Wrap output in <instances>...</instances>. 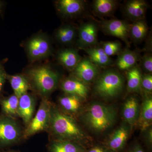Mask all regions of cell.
<instances>
[{
  "instance_id": "cell-13",
  "label": "cell",
  "mask_w": 152,
  "mask_h": 152,
  "mask_svg": "<svg viewBox=\"0 0 152 152\" xmlns=\"http://www.w3.org/2000/svg\"><path fill=\"white\" fill-rule=\"evenodd\" d=\"M148 4L144 0H130L125 3L124 13L133 22L144 19Z\"/></svg>"
},
{
  "instance_id": "cell-27",
  "label": "cell",
  "mask_w": 152,
  "mask_h": 152,
  "mask_svg": "<svg viewBox=\"0 0 152 152\" xmlns=\"http://www.w3.org/2000/svg\"><path fill=\"white\" fill-rule=\"evenodd\" d=\"M10 81L15 95L18 98L27 93L29 88L28 83L26 79L20 75L12 76L10 79Z\"/></svg>"
},
{
  "instance_id": "cell-28",
  "label": "cell",
  "mask_w": 152,
  "mask_h": 152,
  "mask_svg": "<svg viewBox=\"0 0 152 152\" xmlns=\"http://www.w3.org/2000/svg\"><path fill=\"white\" fill-rule=\"evenodd\" d=\"M3 112L8 115L15 116L18 115L19 98L15 95L3 100L1 103Z\"/></svg>"
},
{
  "instance_id": "cell-5",
  "label": "cell",
  "mask_w": 152,
  "mask_h": 152,
  "mask_svg": "<svg viewBox=\"0 0 152 152\" xmlns=\"http://www.w3.org/2000/svg\"><path fill=\"white\" fill-rule=\"evenodd\" d=\"M51 107V104L48 100H43L35 116L31 120L26 130V136L33 135L50 127Z\"/></svg>"
},
{
  "instance_id": "cell-16",
  "label": "cell",
  "mask_w": 152,
  "mask_h": 152,
  "mask_svg": "<svg viewBox=\"0 0 152 152\" xmlns=\"http://www.w3.org/2000/svg\"><path fill=\"white\" fill-rule=\"evenodd\" d=\"M86 5L85 2L81 0H60L57 3V7L63 15L71 18L82 14Z\"/></svg>"
},
{
  "instance_id": "cell-14",
  "label": "cell",
  "mask_w": 152,
  "mask_h": 152,
  "mask_svg": "<svg viewBox=\"0 0 152 152\" xmlns=\"http://www.w3.org/2000/svg\"><path fill=\"white\" fill-rule=\"evenodd\" d=\"M29 55L32 59H38L46 56L50 53V43L47 39L41 36L35 37L27 45Z\"/></svg>"
},
{
  "instance_id": "cell-4",
  "label": "cell",
  "mask_w": 152,
  "mask_h": 152,
  "mask_svg": "<svg viewBox=\"0 0 152 152\" xmlns=\"http://www.w3.org/2000/svg\"><path fill=\"white\" fill-rule=\"evenodd\" d=\"M30 76L37 89L44 95L53 91L58 83V74L47 67L33 69L30 72Z\"/></svg>"
},
{
  "instance_id": "cell-17",
  "label": "cell",
  "mask_w": 152,
  "mask_h": 152,
  "mask_svg": "<svg viewBox=\"0 0 152 152\" xmlns=\"http://www.w3.org/2000/svg\"><path fill=\"white\" fill-rule=\"evenodd\" d=\"M115 64L119 70L128 71L137 66L140 59L137 52L126 48L118 55Z\"/></svg>"
},
{
  "instance_id": "cell-18",
  "label": "cell",
  "mask_w": 152,
  "mask_h": 152,
  "mask_svg": "<svg viewBox=\"0 0 152 152\" xmlns=\"http://www.w3.org/2000/svg\"><path fill=\"white\" fill-rule=\"evenodd\" d=\"M34 109V99L31 95L26 93L19 98L18 113L26 124L31 121Z\"/></svg>"
},
{
  "instance_id": "cell-34",
  "label": "cell",
  "mask_w": 152,
  "mask_h": 152,
  "mask_svg": "<svg viewBox=\"0 0 152 152\" xmlns=\"http://www.w3.org/2000/svg\"><path fill=\"white\" fill-rule=\"evenodd\" d=\"M123 152H146L144 148L138 142H135L126 148Z\"/></svg>"
},
{
  "instance_id": "cell-8",
  "label": "cell",
  "mask_w": 152,
  "mask_h": 152,
  "mask_svg": "<svg viewBox=\"0 0 152 152\" xmlns=\"http://www.w3.org/2000/svg\"><path fill=\"white\" fill-rule=\"evenodd\" d=\"M99 27L92 21L83 23L77 29V44L81 49L88 48L97 45Z\"/></svg>"
},
{
  "instance_id": "cell-21",
  "label": "cell",
  "mask_w": 152,
  "mask_h": 152,
  "mask_svg": "<svg viewBox=\"0 0 152 152\" xmlns=\"http://www.w3.org/2000/svg\"><path fill=\"white\" fill-rule=\"evenodd\" d=\"M49 152H86V148L76 142L55 140L48 147Z\"/></svg>"
},
{
  "instance_id": "cell-11",
  "label": "cell",
  "mask_w": 152,
  "mask_h": 152,
  "mask_svg": "<svg viewBox=\"0 0 152 152\" xmlns=\"http://www.w3.org/2000/svg\"><path fill=\"white\" fill-rule=\"evenodd\" d=\"M61 87L67 94L77 96L83 100L88 98L89 93L88 84L76 77L68 78L64 80Z\"/></svg>"
},
{
  "instance_id": "cell-9",
  "label": "cell",
  "mask_w": 152,
  "mask_h": 152,
  "mask_svg": "<svg viewBox=\"0 0 152 152\" xmlns=\"http://www.w3.org/2000/svg\"><path fill=\"white\" fill-rule=\"evenodd\" d=\"M21 136V130L15 121L8 118L0 119V145L15 143Z\"/></svg>"
},
{
  "instance_id": "cell-6",
  "label": "cell",
  "mask_w": 152,
  "mask_h": 152,
  "mask_svg": "<svg viewBox=\"0 0 152 152\" xmlns=\"http://www.w3.org/2000/svg\"><path fill=\"white\" fill-rule=\"evenodd\" d=\"M100 28L104 34L121 39L129 47V32L131 24L126 21L113 19L101 22Z\"/></svg>"
},
{
  "instance_id": "cell-19",
  "label": "cell",
  "mask_w": 152,
  "mask_h": 152,
  "mask_svg": "<svg viewBox=\"0 0 152 152\" xmlns=\"http://www.w3.org/2000/svg\"><path fill=\"white\" fill-rule=\"evenodd\" d=\"M84 50L92 62L99 67L110 66L113 64L111 58L106 54L101 46L96 45Z\"/></svg>"
},
{
  "instance_id": "cell-35",
  "label": "cell",
  "mask_w": 152,
  "mask_h": 152,
  "mask_svg": "<svg viewBox=\"0 0 152 152\" xmlns=\"http://www.w3.org/2000/svg\"><path fill=\"white\" fill-rule=\"evenodd\" d=\"M4 76H3L2 74L0 72V91L1 89L3 83H4Z\"/></svg>"
},
{
  "instance_id": "cell-31",
  "label": "cell",
  "mask_w": 152,
  "mask_h": 152,
  "mask_svg": "<svg viewBox=\"0 0 152 152\" xmlns=\"http://www.w3.org/2000/svg\"><path fill=\"white\" fill-rule=\"evenodd\" d=\"M141 66L145 74H151L152 72V56L150 53H146L141 58Z\"/></svg>"
},
{
  "instance_id": "cell-22",
  "label": "cell",
  "mask_w": 152,
  "mask_h": 152,
  "mask_svg": "<svg viewBox=\"0 0 152 152\" xmlns=\"http://www.w3.org/2000/svg\"><path fill=\"white\" fill-rule=\"evenodd\" d=\"M118 6L115 0H95L93 3V11L99 17L110 16L113 14Z\"/></svg>"
},
{
  "instance_id": "cell-32",
  "label": "cell",
  "mask_w": 152,
  "mask_h": 152,
  "mask_svg": "<svg viewBox=\"0 0 152 152\" xmlns=\"http://www.w3.org/2000/svg\"><path fill=\"white\" fill-rule=\"evenodd\" d=\"M144 132V141L148 152H151L152 148V127L147 128Z\"/></svg>"
},
{
  "instance_id": "cell-25",
  "label": "cell",
  "mask_w": 152,
  "mask_h": 152,
  "mask_svg": "<svg viewBox=\"0 0 152 152\" xmlns=\"http://www.w3.org/2000/svg\"><path fill=\"white\" fill-rule=\"evenodd\" d=\"M82 100L77 96L67 94L60 98L59 100L61 107L69 113H78L82 107Z\"/></svg>"
},
{
  "instance_id": "cell-20",
  "label": "cell",
  "mask_w": 152,
  "mask_h": 152,
  "mask_svg": "<svg viewBox=\"0 0 152 152\" xmlns=\"http://www.w3.org/2000/svg\"><path fill=\"white\" fill-rule=\"evenodd\" d=\"M58 58L59 62L66 69L74 70L82 58L76 49L69 48L59 52Z\"/></svg>"
},
{
  "instance_id": "cell-24",
  "label": "cell",
  "mask_w": 152,
  "mask_h": 152,
  "mask_svg": "<svg viewBox=\"0 0 152 152\" xmlns=\"http://www.w3.org/2000/svg\"><path fill=\"white\" fill-rule=\"evenodd\" d=\"M142 74L137 66L134 67L127 71V90L130 93H139L141 91Z\"/></svg>"
},
{
  "instance_id": "cell-23",
  "label": "cell",
  "mask_w": 152,
  "mask_h": 152,
  "mask_svg": "<svg viewBox=\"0 0 152 152\" xmlns=\"http://www.w3.org/2000/svg\"><path fill=\"white\" fill-rule=\"evenodd\" d=\"M148 30V25L144 19L133 22L131 24L129 37L135 43L141 42L146 37Z\"/></svg>"
},
{
  "instance_id": "cell-36",
  "label": "cell",
  "mask_w": 152,
  "mask_h": 152,
  "mask_svg": "<svg viewBox=\"0 0 152 152\" xmlns=\"http://www.w3.org/2000/svg\"></svg>"
},
{
  "instance_id": "cell-10",
  "label": "cell",
  "mask_w": 152,
  "mask_h": 152,
  "mask_svg": "<svg viewBox=\"0 0 152 152\" xmlns=\"http://www.w3.org/2000/svg\"><path fill=\"white\" fill-rule=\"evenodd\" d=\"M73 71L75 77L88 85L95 81L100 74L99 68L89 57L82 58Z\"/></svg>"
},
{
  "instance_id": "cell-30",
  "label": "cell",
  "mask_w": 152,
  "mask_h": 152,
  "mask_svg": "<svg viewBox=\"0 0 152 152\" xmlns=\"http://www.w3.org/2000/svg\"><path fill=\"white\" fill-rule=\"evenodd\" d=\"M141 91L147 94H151L152 76L151 74L145 73L142 75Z\"/></svg>"
},
{
  "instance_id": "cell-29",
  "label": "cell",
  "mask_w": 152,
  "mask_h": 152,
  "mask_svg": "<svg viewBox=\"0 0 152 152\" xmlns=\"http://www.w3.org/2000/svg\"><path fill=\"white\" fill-rule=\"evenodd\" d=\"M101 46L105 53L109 56L118 55L122 51V45L119 41H108L102 42Z\"/></svg>"
},
{
  "instance_id": "cell-1",
  "label": "cell",
  "mask_w": 152,
  "mask_h": 152,
  "mask_svg": "<svg viewBox=\"0 0 152 152\" xmlns=\"http://www.w3.org/2000/svg\"><path fill=\"white\" fill-rule=\"evenodd\" d=\"M50 126L56 140L71 141L86 148L93 145L92 140L72 117L51 107Z\"/></svg>"
},
{
  "instance_id": "cell-7",
  "label": "cell",
  "mask_w": 152,
  "mask_h": 152,
  "mask_svg": "<svg viewBox=\"0 0 152 152\" xmlns=\"http://www.w3.org/2000/svg\"><path fill=\"white\" fill-rule=\"evenodd\" d=\"M132 127L124 121L112 133L104 145L112 152H123L126 148Z\"/></svg>"
},
{
  "instance_id": "cell-26",
  "label": "cell",
  "mask_w": 152,
  "mask_h": 152,
  "mask_svg": "<svg viewBox=\"0 0 152 152\" xmlns=\"http://www.w3.org/2000/svg\"><path fill=\"white\" fill-rule=\"evenodd\" d=\"M77 36V30L73 26L65 25L57 31L56 37L61 43L68 45L72 43Z\"/></svg>"
},
{
  "instance_id": "cell-2",
  "label": "cell",
  "mask_w": 152,
  "mask_h": 152,
  "mask_svg": "<svg viewBox=\"0 0 152 152\" xmlns=\"http://www.w3.org/2000/svg\"><path fill=\"white\" fill-rule=\"evenodd\" d=\"M117 115V110L113 106L95 102L85 110L81 118L89 129L100 134L107 132L115 125Z\"/></svg>"
},
{
  "instance_id": "cell-3",
  "label": "cell",
  "mask_w": 152,
  "mask_h": 152,
  "mask_svg": "<svg viewBox=\"0 0 152 152\" xmlns=\"http://www.w3.org/2000/svg\"><path fill=\"white\" fill-rule=\"evenodd\" d=\"M94 82L95 94L104 99L116 97L122 93L124 87V76L115 69H109L104 71Z\"/></svg>"
},
{
  "instance_id": "cell-12",
  "label": "cell",
  "mask_w": 152,
  "mask_h": 152,
  "mask_svg": "<svg viewBox=\"0 0 152 152\" xmlns=\"http://www.w3.org/2000/svg\"><path fill=\"white\" fill-rule=\"evenodd\" d=\"M140 105L137 98L134 96L128 98L124 103L122 115L124 121L132 128L137 125L140 115Z\"/></svg>"
},
{
  "instance_id": "cell-15",
  "label": "cell",
  "mask_w": 152,
  "mask_h": 152,
  "mask_svg": "<svg viewBox=\"0 0 152 152\" xmlns=\"http://www.w3.org/2000/svg\"><path fill=\"white\" fill-rule=\"evenodd\" d=\"M152 122V96L149 94L144 93L137 125L138 126L142 131H143L151 126Z\"/></svg>"
},
{
  "instance_id": "cell-33",
  "label": "cell",
  "mask_w": 152,
  "mask_h": 152,
  "mask_svg": "<svg viewBox=\"0 0 152 152\" xmlns=\"http://www.w3.org/2000/svg\"><path fill=\"white\" fill-rule=\"evenodd\" d=\"M86 152H112L103 143L93 144L87 148Z\"/></svg>"
}]
</instances>
